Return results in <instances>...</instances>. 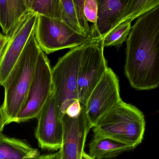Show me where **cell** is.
<instances>
[{
    "instance_id": "16",
    "label": "cell",
    "mask_w": 159,
    "mask_h": 159,
    "mask_svg": "<svg viewBox=\"0 0 159 159\" xmlns=\"http://www.w3.org/2000/svg\"><path fill=\"white\" fill-rule=\"evenodd\" d=\"M30 13L61 20L62 4L61 0H26Z\"/></svg>"
},
{
    "instance_id": "6",
    "label": "cell",
    "mask_w": 159,
    "mask_h": 159,
    "mask_svg": "<svg viewBox=\"0 0 159 159\" xmlns=\"http://www.w3.org/2000/svg\"><path fill=\"white\" fill-rule=\"evenodd\" d=\"M54 92L52 68L47 56L41 51L33 80L23 108L17 117V123L38 118Z\"/></svg>"
},
{
    "instance_id": "23",
    "label": "cell",
    "mask_w": 159,
    "mask_h": 159,
    "mask_svg": "<svg viewBox=\"0 0 159 159\" xmlns=\"http://www.w3.org/2000/svg\"><path fill=\"white\" fill-rule=\"evenodd\" d=\"M6 125V117L2 105L0 106V136L2 134L4 126Z\"/></svg>"
},
{
    "instance_id": "2",
    "label": "cell",
    "mask_w": 159,
    "mask_h": 159,
    "mask_svg": "<svg viewBox=\"0 0 159 159\" xmlns=\"http://www.w3.org/2000/svg\"><path fill=\"white\" fill-rule=\"evenodd\" d=\"M34 34L31 33L17 62L4 82L2 104L6 125L17 122V117L25 101L40 52Z\"/></svg>"
},
{
    "instance_id": "10",
    "label": "cell",
    "mask_w": 159,
    "mask_h": 159,
    "mask_svg": "<svg viewBox=\"0 0 159 159\" xmlns=\"http://www.w3.org/2000/svg\"><path fill=\"white\" fill-rule=\"evenodd\" d=\"M76 118L66 114L61 117L63 126L62 146L59 149L60 159H81L84 152L86 137L91 127L86 118L84 106Z\"/></svg>"
},
{
    "instance_id": "9",
    "label": "cell",
    "mask_w": 159,
    "mask_h": 159,
    "mask_svg": "<svg viewBox=\"0 0 159 159\" xmlns=\"http://www.w3.org/2000/svg\"><path fill=\"white\" fill-rule=\"evenodd\" d=\"M35 137L41 148L57 150L62 146L63 124L54 92L38 116Z\"/></svg>"
},
{
    "instance_id": "26",
    "label": "cell",
    "mask_w": 159,
    "mask_h": 159,
    "mask_svg": "<svg viewBox=\"0 0 159 159\" xmlns=\"http://www.w3.org/2000/svg\"><path fill=\"white\" fill-rule=\"evenodd\" d=\"M81 159H94L93 157H91L89 154L86 153L85 152H84L82 155L81 158Z\"/></svg>"
},
{
    "instance_id": "19",
    "label": "cell",
    "mask_w": 159,
    "mask_h": 159,
    "mask_svg": "<svg viewBox=\"0 0 159 159\" xmlns=\"http://www.w3.org/2000/svg\"><path fill=\"white\" fill-rule=\"evenodd\" d=\"M61 1L62 4L61 21L76 32L85 35L79 25L73 0Z\"/></svg>"
},
{
    "instance_id": "5",
    "label": "cell",
    "mask_w": 159,
    "mask_h": 159,
    "mask_svg": "<svg viewBox=\"0 0 159 159\" xmlns=\"http://www.w3.org/2000/svg\"><path fill=\"white\" fill-rule=\"evenodd\" d=\"M34 34L39 47L45 54L72 49L97 38L78 33L61 20L39 15L34 28Z\"/></svg>"
},
{
    "instance_id": "12",
    "label": "cell",
    "mask_w": 159,
    "mask_h": 159,
    "mask_svg": "<svg viewBox=\"0 0 159 159\" xmlns=\"http://www.w3.org/2000/svg\"><path fill=\"white\" fill-rule=\"evenodd\" d=\"M129 0H97L96 21L92 32L103 39L118 26L123 17Z\"/></svg>"
},
{
    "instance_id": "1",
    "label": "cell",
    "mask_w": 159,
    "mask_h": 159,
    "mask_svg": "<svg viewBox=\"0 0 159 159\" xmlns=\"http://www.w3.org/2000/svg\"><path fill=\"white\" fill-rule=\"evenodd\" d=\"M126 39L125 76L133 88L143 91L159 85V6L142 15Z\"/></svg>"
},
{
    "instance_id": "21",
    "label": "cell",
    "mask_w": 159,
    "mask_h": 159,
    "mask_svg": "<svg viewBox=\"0 0 159 159\" xmlns=\"http://www.w3.org/2000/svg\"><path fill=\"white\" fill-rule=\"evenodd\" d=\"M84 10L87 21L94 25L97 17V0H85Z\"/></svg>"
},
{
    "instance_id": "24",
    "label": "cell",
    "mask_w": 159,
    "mask_h": 159,
    "mask_svg": "<svg viewBox=\"0 0 159 159\" xmlns=\"http://www.w3.org/2000/svg\"><path fill=\"white\" fill-rule=\"evenodd\" d=\"M10 40V38L3 35L2 38H0V59L4 52V50Z\"/></svg>"
},
{
    "instance_id": "13",
    "label": "cell",
    "mask_w": 159,
    "mask_h": 159,
    "mask_svg": "<svg viewBox=\"0 0 159 159\" xmlns=\"http://www.w3.org/2000/svg\"><path fill=\"white\" fill-rule=\"evenodd\" d=\"M30 13L26 0H0V26L11 38Z\"/></svg>"
},
{
    "instance_id": "22",
    "label": "cell",
    "mask_w": 159,
    "mask_h": 159,
    "mask_svg": "<svg viewBox=\"0 0 159 159\" xmlns=\"http://www.w3.org/2000/svg\"><path fill=\"white\" fill-rule=\"evenodd\" d=\"M82 106L78 99L75 100L69 105L66 111V114L71 118L78 117L82 110Z\"/></svg>"
},
{
    "instance_id": "14",
    "label": "cell",
    "mask_w": 159,
    "mask_h": 159,
    "mask_svg": "<svg viewBox=\"0 0 159 159\" xmlns=\"http://www.w3.org/2000/svg\"><path fill=\"white\" fill-rule=\"evenodd\" d=\"M135 148L110 138L94 135L89 143V154L94 159H111Z\"/></svg>"
},
{
    "instance_id": "4",
    "label": "cell",
    "mask_w": 159,
    "mask_h": 159,
    "mask_svg": "<svg viewBox=\"0 0 159 159\" xmlns=\"http://www.w3.org/2000/svg\"><path fill=\"white\" fill-rule=\"evenodd\" d=\"M86 44L70 49L52 68L55 97L61 117L69 105L78 99V75Z\"/></svg>"
},
{
    "instance_id": "11",
    "label": "cell",
    "mask_w": 159,
    "mask_h": 159,
    "mask_svg": "<svg viewBox=\"0 0 159 159\" xmlns=\"http://www.w3.org/2000/svg\"><path fill=\"white\" fill-rule=\"evenodd\" d=\"M38 16L37 13H30L10 38L0 59V85L2 86L21 56L34 30Z\"/></svg>"
},
{
    "instance_id": "25",
    "label": "cell",
    "mask_w": 159,
    "mask_h": 159,
    "mask_svg": "<svg viewBox=\"0 0 159 159\" xmlns=\"http://www.w3.org/2000/svg\"><path fill=\"white\" fill-rule=\"evenodd\" d=\"M36 159H60V152L59 150L55 153L40 155Z\"/></svg>"
},
{
    "instance_id": "3",
    "label": "cell",
    "mask_w": 159,
    "mask_h": 159,
    "mask_svg": "<svg viewBox=\"0 0 159 159\" xmlns=\"http://www.w3.org/2000/svg\"><path fill=\"white\" fill-rule=\"evenodd\" d=\"M145 126L142 111L122 100L97 122L93 131L94 135L110 138L136 148L142 142Z\"/></svg>"
},
{
    "instance_id": "27",
    "label": "cell",
    "mask_w": 159,
    "mask_h": 159,
    "mask_svg": "<svg viewBox=\"0 0 159 159\" xmlns=\"http://www.w3.org/2000/svg\"><path fill=\"white\" fill-rule=\"evenodd\" d=\"M3 36V35H2V33H0V38H2V36Z\"/></svg>"
},
{
    "instance_id": "8",
    "label": "cell",
    "mask_w": 159,
    "mask_h": 159,
    "mask_svg": "<svg viewBox=\"0 0 159 159\" xmlns=\"http://www.w3.org/2000/svg\"><path fill=\"white\" fill-rule=\"evenodd\" d=\"M118 77L108 68L84 106L86 118L91 128L122 99Z\"/></svg>"
},
{
    "instance_id": "20",
    "label": "cell",
    "mask_w": 159,
    "mask_h": 159,
    "mask_svg": "<svg viewBox=\"0 0 159 159\" xmlns=\"http://www.w3.org/2000/svg\"><path fill=\"white\" fill-rule=\"evenodd\" d=\"M84 1L85 0H73L77 19L84 33L86 35H91L94 36L92 32V29L89 26L88 21L84 15Z\"/></svg>"
},
{
    "instance_id": "15",
    "label": "cell",
    "mask_w": 159,
    "mask_h": 159,
    "mask_svg": "<svg viewBox=\"0 0 159 159\" xmlns=\"http://www.w3.org/2000/svg\"><path fill=\"white\" fill-rule=\"evenodd\" d=\"M40 155L34 148L23 140L0 136V159H36Z\"/></svg>"
},
{
    "instance_id": "7",
    "label": "cell",
    "mask_w": 159,
    "mask_h": 159,
    "mask_svg": "<svg viewBox=\"0 0 159 159\" xmlns=\"http://www.w3.org/2000/svg\"><path fill=\"white\" fill-rule=\"evenodd\" d=\"M104 48L102 39L98 38L85 44L77 82L78 100L84 106L108 68Z\"/></svg>"
},
{
    "instance_id": "17",
    "label": "cell",
    "mask_w": 159,
    "mask_h": 159,
    "mask_svg": "<svg viewBox=\"0 0 159 159\" xmlns=\"http://www.w3.org/2000/svg\"><path fill=\"white\" fill-rule=\"evenodd\" d=\"M158 6L159 0H129L123 17L117 27L126 21L132 22Z\"/></svg>"
},
{
    "instance_id": "18",
    "label": "cell",
    "mask_w": 159,
    "mask_h": 159,
    "mask_svg": "<svg viewBox=\"0 0 159 159\" xmlns=\"http://www.w3.org/2000/svg\"><path fill=\"white\" fill-rule=\"evenodd\" d=\"M131 23L129 21L124 22L102 39L104 48L115 46L119 49L126 40L131 30Z\"/></svg>"
}]
</instances>
